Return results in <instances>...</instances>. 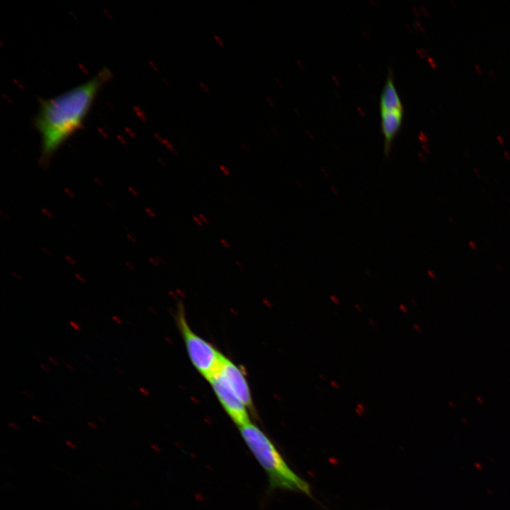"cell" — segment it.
Wrapping results in <instances>:
<instances>
[{
    "label": "cell",
    "mask_w": 510,
    "mask_h": 510,
    "mask_svg": "<svg viewBox=\"0 0 510 510\" xmlns=\"http://www.w3.org/2000/svg\"><path fill=\"white\" fill-rule=\"evenodd\" d=\"M111 78V71L104 67L83 84L40 101L34 126L40 139L41 164H49L57 150L81 128L98 94Z\"/></svg>",
    "instance_id": "1"
},
{
    "label": "cell",
    "mask_w": 510,
    "mask_h": 510,
    "mask_svg": "<svg viewBox=\"0 0 510 510\" xmlns=\"http://www.w3.org/2000/svg\"><path fill=\"white\" fill-rule=\"evenodd\" d=\"M239 429L245 444L266 472L270 488L312 496L309 483L290 467L262 430L251 421Z\"/></svg>",
    "instance_id": "2"
},
{
    "label": "cell",
    "mask_w": 510,
    "mask_h": 510,
    "mask_svg": "<svg viewBox=\"0 0 510 510\" xmlns=\"http://www.w3.org/2000/svg\"><path fill=\"white\" fill-rule=\"evenodd\" d=\"M177 322L192 363L199 373L209 381L219 373L225 356L191 329L181 302Z\"/></svg>",
    "instance_id": "3"
},
{
    "label": "cell",
    "mask_w": 510,
    "mask_h": 510,
    "mask_svg": "<svg viewBox=\"0 0 510 510\" xmlns=\"http://www.w3.org/2000/svg\"><path fill=\"white\" fill-rule=\"evenodd\" d=\"M222 407L232 421L239 427L250 422L247 407L227 386L219 375L209 380Z\"/></svg>",
    "instance_id": "4"
},
{
    "label": "cell",
    "mask_w": 510,
    "mask_h": 510,
    "mask_svg": "<svg viewBox=\"0 0 510 510\" xmlns=\"http://www.w3.org/2000/svg\"><path fill=\"white\" fill-rule=\"evenodd\" d=\"M217 375L247 407L251 405V391L241 368L225 357Z\"/></svg>",
    "instance_id": "5"
},
{
    "label": "cell",
    "mask_w": 510,
    "mask_h": 510,
    "mask_svg": "<svg viewBox=\"0 0 510 510\" xmlns=\"http://www.w3.org/2000/svg\"><path fill=\"white\" fill-rule=\"evenodd\" d=\"M380 112L381 130L384 136V153L388 155L392 143L401 128L404 109L380 110Z\"/></svg>",
    "instance_id": "6"
},
{
    "label": "cell",
    "mask_w": 510,
    "mask_h": 510,
    "mask_svg": "<svg viewBox=\"0 0 510 510\" xmlns=\"http://www.w3.org/2000/svg\"><path fill=\"white\" fill-rule=\"evenodd\" d=\"M404 109L402 101L395 85L393 75L390 72L380 98V110Z\"/></svg>",
    "instance_id": "7"
},
{
    "label": "cell",
    "mask_w": 510,
    "mask_h": 510,
    "mask_svg": "<svg viewBox=\"0 0 510 510\" xmlns=\"http://www.w3.org/2000/svg\"><path fill=\"white\" fill-rule=\"evenodd\" d=\"M219 169H220V170L221 171V172H222L225 176H231L232 172H231V171L230 170V169H229L228 167H227L226 166H225V165H223V164H220V165L219 166Z\"/></svg>",
    "instance_id": "8"
},
{
    "label": "cell",
    "mask_w": 510,
    "mask_h": 510,
    "mask_svg": "<svg viewBox=\"0 0 510 510\" xmlns=\"http://www.w3.org/2000/svg\"><path fill=\"white\" fill-rule=\"evenodd\" d=\"M199 86H200V89H202V91H203L204 93H205L207 94H210V88L205 82L200 81Z\"/></svg>",
    "instance_id": "9"
},
{
    "label": "cell",
    "mask_w": 510,
    "mask_h": 510,
    "mask_svg": "<svg viewBox=\"0 0 510 510\" xmlns=\"http://www.w3.org/2000/svg\"><path fill=\"white\" fill-rule=\"evenodd\" d=\"M214 39L220 47L225 46V42H224L223 40L219 35H217L216 34L214 35Z\"/></svg>",
    "instance_id": "10"
},
{
    "label": "cell",
    "mask_w": 510,
    "mask_h": 510,
    "mask_svg": "<svg viewBox=\"0 0 510 510\" xmlns=\"http://www.w3.org/2000/svg\"><path fill=\"white\" fill-rule=\"evenodd\" d=\"M222 245L226 248V249H230L231 248V244L225 239H220V240Z\"/></svg>",
    "instance_id": "11"
},
{
    "label": "cell",
    "mask_w": 510,
    "mask_h": 510,
    "mask_svg": "<svg viewBox=\"0 0 510 510\" xmlns=\"http://www.w3.org/2000/svg\"><path fill=\"white\" fill-rule=\"evenodd\" d=\"M198 217H199V218L202 220V222H203L204 224H208V223L210 222L209 219H208V217H207L206 215H205L204 214H203V213H199V214H198Z\"/></svg>",
    "instance_id": "12"
},
{
    "label": "cell",
    "mask_w": 510,
    "mask_h": 510,
    "mask_svg": "<svg viewBox=\"0 0 510 510\" xmlns=\"http://www.w3.org/2000/svg\"><path fill=\"white\" fill-rule=\"evenodd\" d=\"M193 220L197 225L200 227H203L204 225V223L202 222V220L199 218L198 216H193Z\"/></svg>",
    "instance_id": "13"
},
{
    "label": "cell",
    "mask_w": 510,
    "mask_h": 510,
    "mask_svg": "<svg viewBox=\"0 0 510 510\" xmlns=\"http://www.w3.org/2000/svg\"><path fill=\"white\" fill-rule=\"evenodd\" d=\"M69 324H70V325H71L75 330H76V331H79V330H80V326L79 325L78 323H76V322H73V321H71V322H69Z\"/></svg>",
    "instance_id": "14"
},
{
    "label": "cell",
    "mask_w": 510,
    "mask_h": 510,
    "mask_svg": "<svg viewBox=\"0 0 510 510\" xmlns=\"http://www.w3.org/2000/svg\"><path fill=\"white\" fill-rule=\"evenodd\" d=\"M8 425H9V426L12 427V428H13V429H15V430H19V429H20L19 426H18L17 424H14V423H13V422L8 423Z\"/></svg>",
    "instance_id": "15"
},
{
    "label": "cell",
    "mask_w": 510,
    "mask_h": 510,
    "mask_svg": "<svg viewBox=\"0 0 510 510\" xmlns=\"http://www.w3.org/2000/svg\"><path fill=\"white\" fill-rule=\"evenodd\" d=\"M65 443H66V444H67V446H69L71 448H76V445H75L74 443H73L72 442H71V441H66Z\"/></svg>",
    "instance_id": "16"
},
{
    "label": "cell",
    "mask_w": 510,
    "mask_h": 510,
    "mask_svg": "<svg viewBox=\"0 0 510 510\" xmlns=\"http://www.w3.org/2000/svg\"><path fill=\"white\" fill-rule=\"evenodd\" d=\"M235 264H236L237 266H238L239 268L244 269V264H243L242 262H240L239 261L237 260V261H235Z\"/></svg>",
    "instance_id": "17"
},
{
    "label": "cell",
    "mask_w": 510,
    "mask_h": 510,
    "mask_svg": "<svg viewBox=\"0 0 510 510\" xmlns=\"http://www.w3.org/2000/svg\"><path fill=\"white\" fill-rule=\"evenodd\" d=\"M113 319H114L118 324H122V323H123V322H122V320L120 319V318H119V317H118L113 316Z\"/></svg>",
    "instance_id": "18"
},
{
    "label": "cell",
    "mask_w": 510,
    "mask_h": 510,
    "mask_svg": "<svg viewBox=\"0 0 510 510\" xmlns=\"http://www.w3.org/2000/svg\"><path fill=\"white\" fill-rule=\"evenodd\" d=\"M88 425L94 429H97L98 428L97 426L91 421H88Z\"/></svg>",
    "instance_id": "19"
},
{
    "label": "cell",
    "mask_w": 510,
    "mask_h": 510,
    "mask_svg": "<svg viewBox=\"0 0 510 510\" xmlns=\"http://www.w3.org/2000/svg\"><path fill=\"white\" fill-rule=\"evenodd\" d=\"M242 149H243L246 152H249V147H248L244 143V144H243V143L242 144Z\"/></svg>",
    "instance_id": "20"
},
{
    "label": "cell",
    "mask_w": 510,
    "mask_h": 510,
    "mask_svg": "<svg viewBox=\"0 0 510 510\" xmlns=\"http://www.w3.org/2000/svg\"><path fill=\"white\" fill-rule=\"evenodd\" d=\"M32 418L38 422H42V420L35 415H32Z\"/></svg>",
    "instance_id": "21"
},
{
    "label": "cell",
    "mask_w": 510,
    "mask_h": 510,
    "mask_svg": "<svg viewBox=\"0 0 510 510\" xmlns=\"http://www.w3.org/2000/svg\"><path fill=\"white\" fill-rule=\"evenodd\" d=\"M49 360H50L54 365H57V362L55 360H54L52 357H51V358L50 357V358H49Z\"/></svg>",
    "instance_id": "22"
},
{
    "label": "cell",
    "mask_w": 510,
    "mask_h": 510,
    "mask_svg": "<svg viewBox=\"0 0 510 510\" xmlns=\"http://www.w3.org/2000/svg\"><path fill=\"white\" fill-rule=\"evenodd\" d=\"M40 367L42 368L43 370H46V371H49V369H47L48 368L47 367L43 366V365H40Z\"/></svg>",
    "instance_id": "23"
},
{
    "label": "cell",
    "mask_w": 510,
    "mask_h": 510,
    "mask_svg": "<svg viewBox=\"0 0 510 510\" xmlns=\"http://www.w3.org/2000/svg\"><path fill=\"white\" fill-rule=\"evenodd\" d=\"M67 366L68 368H69V369L72 370V371H74V369H73V368L71 367L69 364H67Z\"/></svg>",
    "instance_id": "24"
},
{
    "label": "cell",
    "mask_w": 510,
    "mask_h": 510,
    "mask_svg": "<svg viewBox=\"0 0 510 510\" xmlns=\"http://www.w3.org/2000/svg\"><path fill=\"white\" fill-rule=\"evenodd\" d=\"M23 395H27V396L28 395L30 397H31L30 395L27 394L25 391H23Z\"/></svg>",
    "instance_id": "25"
}]
</instances>
